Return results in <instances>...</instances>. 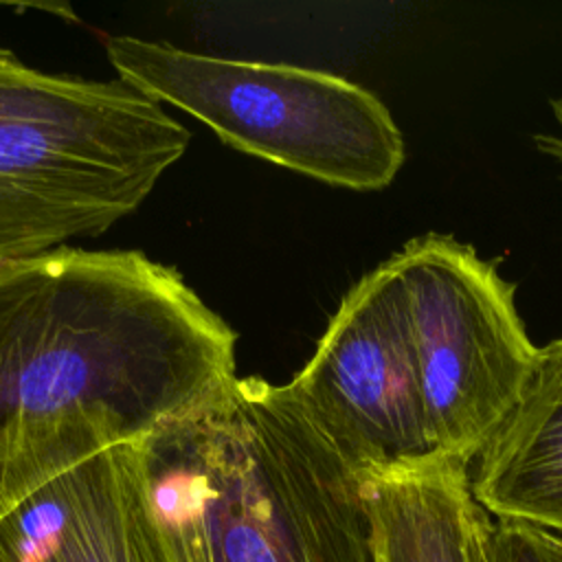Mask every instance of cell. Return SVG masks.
<instances>
[{
  "label": "cell",
  "mask_w": 562,
  "mask_h": 562,
  "mask_svg": "<svg viewBox=\"0 0 562 562\" xmlns=\"http://www.w3.org/2000/svg\"><path fill=\"white\" fill-rule=\"evenodd\" d=\"M474 461L472 494L490 516L562 536V338L540 347L516 406Z\"/></svg>",
  "instance_id": "cell-8"
},
{
  "label": "cell",
  "mask_w": 562,
  "mask_h": 562,
  "mask_svg": "<svg viewBox=\"0 0 562 562\" xmlns=\"http://www.w3.org/2000/svg\"><path fill=\"white\" fill-rule=\"evenodd\" d=\"M0 562H9V560H4V558H2V555H0Z\"/></svg>",
  "instance_id": "cell-12"
},
{
  "label": "cell",
  "mask_w": 562,
  "mask_h": 562,
  "mask_svg": "<svg viewBox=\"0 0 562 562\" xmlns=\"http://www.w3.org/2000/svg\"><path fill=\"white\" fill-rule=\"evenodd\" d=\"M290 384L360 476L437 454L408 303L391 257L349 288Z\"/></svg>",
  "instance_id": "cell-6"
},
{
  "label": "cell",
  "mask_w": 562,
  "mask_h": 562,
  "mask_svg": "<svg viewBox=\"0 0 562 562\" xmlns=\"http://www.w3.org/2000/svg\"><path fill=\"white\" fill-rule=\"evenodd\" d=\"M189 136L119 77L46 72L0 48V266L132 215Z\"/></svg>",
  "instance_id": "cell-3"
},
{
  "label": "cell",
  "mask_w": 562,
  "mask_h": 562,
  "mask_svg": "<svg viewBox=\"0 0 562 562\" xmlns=\"http://www.w3.org/2000/svg\"><path fill=\"white\" fill-rule=\"evenodd\" d=\"M237 334L140 250L0 266V485L140 441L237 378Z\"/></svg>",
  "instance_id": "cell-1"
},
{
  "label": "cell",
  "mask_w": 562,
  "mask_h": 562,
  "mask_svg": "<svg viewBox=\"0 0 562 562\" xmlns=\"http://www.w3.org/2000/svg\"><path fill=\"white\" fill-rule=\"evenodd\" d=\"M360 479L382 562H483L492 516L472 494L468 463L430 454Z\"/></svg>",
  "instance_id": "cell-9"
},
{
  "label": "cell",
  "mask_w": 562,
  "mask_h": 562,
  "mask_svg": "<svg viewBox=\"0 0 562 562\" xmlns=\"http://www.w3.org/2000/svg\"><path fill=\"white\" fill-rule=\"evenodd\" d=\"M395 263L432 450L472 463L516 406L540 353L496 261L452 235L406 241Z\"/></svg>",
  "instance_id": "cell-5"
},
{
  "label": "cell",
  "mask_w": 562,
  "mask_h": 562,
  "mask_svg": "<svg viewBox=\"0 0 562 562\" xmlns=\"http://www.w3.org/2000/svg\"><path fill=\"white\" fill-rule=\"evenodd\" d=\"M138 450L173 562H382L360 474L290 382L237 375Z\"/></svg>",
  "instance_id": "cell-2"
},
{
  "label": "cell",
  "mask_w": 562,
  "mask_h": 562,
  "mask_svg": "<svg viewBox=\"0 0 562 562\" xmlns=\"http://www.w3.org/2000/svg\"><path fill=\"white\" fill-rule=\"evenodd\" d=\"M105 55L116 77L151 101L301 176L378 191L404 165V136L389 108L340 75L193 53L134 35L110 37Z\"/></svg>",
  "instance_id": "cell-4"
},
{
  "label": "cell",
  "mask_w": 562,
  "mask_h": 562,
  "mask_svg": "<svg viewBox=\"0 0 562 562\" xmlns=\"http://www.w3.org/2000/svg\"><path fill=\"white\" fill-rule=\"evenodd\" d=\"M483 562H562V536L514 520H492Z\"/></svg>",
  "instance_id": "cell-10"
},
{
  "label": "cell",
  "mask_w": 562,
  "mask_h": 562,
  "mask_svg": "<svg viewBox=\"0 0 562 562\" xmlns=\"http://www.w3.org/2000/svg\"><path fill=\"white\" fill-rule=\"evenodd\" d=\"M9 562H173L154 520L138 441L112 443L0 485Z\"/></svg>",
  "instance_id": "cell-7"
},
{
  "label": "cell",
  "mask_w": 562,
  "mask_h": 562,
  "mask_svg": "<svg viewBox=\"0 0 562 562\" xmlns=\"http://www.w3.org/2000/svg\"><path fill=\"white\" fill-rule=\"evenodd\" d=\"M551 108H553L555 121L560 125V134H555V136H540L538 140H540V147L544 151H549L553 158H558V162L562 165V99H553Z\"/></svg>",
  "instance_id": "cell-11"
}]
</instances>
